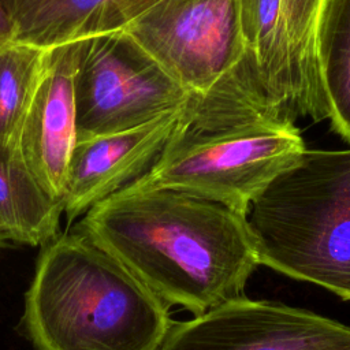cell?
Wrapping results in <instances>:
<instances>
[{
    "label": "cell",
    "mask_w": 350,
    "mask_h": 350,
    "mask_svg": "<svg viewBox=\"0 0 350 350\" xmlns=\"http://www.w3.org/2000/svg\"><path fill=\"white\" fill-rule=\"evenodd\" d=\"M75 231L167 306L194 316L241 297L260 265L245 216L182 190L131 182L92 206Z\"/></svg>",
    "instance_id": "cell-1"
},
{
    "label": "cell",
    "mask_w": 350,
    "mask_h": 350,
    "mask_svg": "<svg viewBox=\"0 0 350 350\" xmlns=\"http://www.w3.org/2000/svg\"><path fill=\"white\" fill-rule=\"evenodd\" d=\"M306 146L250 64L213 90L189 94L146 174L135 182L182 190L245 216L252 200Z\"/></svg>",
    "instance_id": "cell-2"
},
{
    "label": "cell",
    "mask_w": 350,
    "mask_h": 350,
    "mask_svg": "<svg viewBox=\"0 0 350 350\" xmlns=\"http://www.w3.org/2000/svg\"><path fill=\"white\" fill-rule=\"evenodd\" d=\"M167 305L78 231L41 246L22 325L34 350H157Z\"/></svg>",
    "instance_id": "cell-3"
},
{
    "label": "cell",
    "mask_w": 350,
    "mask_h": 350,
    "mask_svg": "<svg viewBox=\"0 0 350 350\" xmlns=\"http://www.w3.org/2000/svg\"><path fill=\"white\" fill-rule=\"evenodd\" d=\"M245 221L260 264L350 299V148L305 149Z\"/></svg>",
    "instance_id": "cell-4"
},
{
    "label": "cell",
    "mask_w": 350,
    "mask_h": 350,
    "mask_svg": "<svg viewBox=\"0 0 350 350\" xmlns=\"http://www.w3.org/2000/svg\"><path fill=\"white\" fill-rule=\"evenodd\" d=\"M77 141L126 131L178 111L189 93L126 31L79 41Z\"/></svg>",
    "instance_id": "cell-5"
},
{
    "label": "cell",
    "mask_w": 350,
    "mask_h": 350,
    "mask_svg": "<svg viewBox=\"0 0 350 350\" xmlns=\"http://www.w3.org/2000/svg\"><path fill=\"white\" fill-rule=\"evenodd\" d=\"M122 30L189 94H205L250 64L239 0H159Z\"/></svg>",
    "instance_id": "cell-6"
},
{
    "label": "cell",
    "mask_w": 350,
    "mask_h": 350,
    "mask_svg": "<svg viewBox=\"0 0 350 350\" xmlns=\"http://www.w3.org/2000/svg\"><path fill=\"white\" fill-rule=\"evenodd\" d=\"M157 350H350V327L272 301L237 297L171 321Z\"/></svg>",
    "instance_id": "cell-7"
},
{
    "label": "cell",
    "mask_w": 350,
    "mask_h": 350,
    "mask_svg": "<svg viewBox=\"0 0 350 350\" xmlns=\"http://www.w3.org/2000/svg\"><path fill=\"white\" fill-rule=\"evenodd\" d=\"M243 42L268 98L290 119L328 118L320 71L302 55L282 0H239Z\"/></svg>",
    "instance_id": "cell-8"
},
{
    "label": "cell",
    "mask_w": 350,
    "mask_h": 350,
    "mask_svg": "<svg viewBox=\"0 0 350 350\" xmlns=\"http://www.w3.org/2000/svg\"><path fill=\"white\" fill-rule=\"evenodd\" d=\"M179 112L180 108L126 131L75 141L62 197L67 221L72 223L146 174L168 141Z\"/></svg>",
    "instance_id": "cell-9"
},
{
    "label": "cell",
    "mask_w": 350,
    "mask_h": 350,
    "mask_svg": "<svg viewBox=\"0 0 350 350\" xmlns=\"http://www.w3.org/2000/svg\"><path fill=\"white\" fill-rule=\"evenodd\" d=\"M78 51L79 41L49 51L16 139L33 175L60 204L77 141L74 82Z\"/></svg>",
    "instance_id": "cell-10"
},
{
    "label": "cell",
    "mask_w": 350,
    "mask_h": 350,
    "mask_svg": "<svg viewBox=\"0 0 350 350\" xmlns=\"http://www.w3.org/2000/svg\"><path fill=\"white\" fill-rule=\"evenodd\" d=\"M62 204L37 180L16 141L0 139V235L44 246L60 234Z\"/></svg>",
    "instance_id": "cell-11"
},
{
    "label": "cell",
    "mask_w": 350,
    "mask_h": 350,
    "mask_svg": "<svg viewBox=\"0 0 350 350\" xmlns=\"http://www.w3.org/2000/svg\"><path fill=\"white\" fill-rule=\"evenodd\" d=\"M16 41L42 49L120 30L116 0H4Z\"/></svg>",
    "instance_id": "cell-12"
},
{
    "label": "cell",
    "mask_w": 350,
    "mask_h": 350,
    "mask_svg": "<svg viewBox=\"0 0 350 350\" xmlns=\"http://www.w3.org/2000/svg\"><path fill=\"white\" fill-rule=\"evenodd\" d=\"M316 52L328 119L350 144V0H324Z\"/></svg>",
    "instance_id": "cell-13"
},
{
    "label": "cell",
    "mask_w": 350,
    "mask_h": 350,
    "mask_svg": "<svg viewBox=\"0 0 350 350\" xmlns=\"http://www.w3.org/2000/svg\"><path fill=\"white\" fill-rule=\"evenodd\" d=\"M49 51L16 41L0 52L1 141L18 139L29 105L45 70Z\"/></svg>",
    "instance_id": "cell-14"
},
{
    "label": "cell",
    "mask_w": 350,
    "mask_h": 350,
    "mask_svg": "<svg viewBox=\"0 0 350 350\" xmlns=\"http://www.w3.org/2000/svg\"><path fill=\"white\" fill-rule=\"evenodd\" d=\"M14 42H16V29L4 0H0V52Z\"/></svg>",
    "instance_id": "cell-15"
},
{
    "label": "cell",
    "mask_w": 350,
    "mask_h": 350,
    "mask_svg": "<svg viewBox=\"0 0 350 350\" xmlns=\"http://www.w3.org/2000/svg\"><path fill=\"white\" fill-rule=\"evenodd\" d=\"M5 243H7V241H5V239H4V238L0 235V247H1V246H4Z\"/></svg>",
    "instance_id": "cell-16"
}]
</instances>
